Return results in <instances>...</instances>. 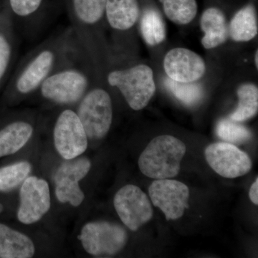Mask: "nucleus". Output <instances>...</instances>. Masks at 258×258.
Segmentation results:
<instances>
[{"mask_svg":"<svg viewBox=\"0 0 258 258\" xmlns=\"http://www.w3.org/2000/svg\"><path fill=\"white\" fill-rule=\"evenodd\" d=\"M82 52L71 27L52 35L23 57L12 81V90L18 96L36 92L47 76Z\"/></svg>","mask_w":258,"mask_h":258,"instance_id":"f257e3e1","label":"nucleus"},{"mask_svg":"<svg viewBox=\"0 0 258 258\" xmlns=\"http://www.w3.org/2000/svg\"><path fill=\"white\" fill-rule=\"evenodd\" d=\"M86 60L82 52L62 64L47 76L36 92L45 101L55 104L69 106L79 103L91 87Z\"/></svg>","mask_w":258,"mask_h":258,"instance_id":"f03ea898","label":"nucleus"},{"mask_svg":"<svg viewBox=\"0 0 258 258\" xmlns=\"http://www.w3.org/2000/svg\"><path fill=\"white\" fill-rule=\"evenodd\" d=\"M186 145L170 135H161L151 141L139 159L142 174L154 179H170L177 176Z\"/></svg>","mask_w":258,"mask_h":258,"instance_id":"7ed1b4c3","label":"nucleus"},{"mask_svg":"<svg viewBox=\"0 0 258 258\" xmlns=\"http://www.w3.org/2000/svg\"><path fill=\"white\" fill-rule=\"evenodd\" d=\"M107 0H68L71 28L88 61L96 55V30L105 15Z\"/></svg>","mask_w":258,"mask_h":258,"instance_id":"20e7f679","label":"nucleus"},{"mask_svg":"<svg viewBox=\"0 0 258 258\" xmlns=\"http://www.w3.org/2000/svg\"><path fill=\"white\" fill-rule=\"evenodd\" d=\"M111 87L116 88L134 111L147 106L156 91L152 70L145 64L110 71L106 78Z\"/></svg>","mask_w":258,"mask_h":258,"instance_id":"39448f33","label":"nucleus"},{"mask_svg":"<svg viewBox=\"0 0 258 258\" xmlns=\"http://www.w3.org/2000/svg\"><path fill=\"white\" fill-rule=\"evenodd\" d=\"M76 113L88 139H103L109 132L113 120L111 96L103 88L90 87L80 101Z\"/></svg>","mask_w":258,"mask_h":258,"instance_id":"423d86ee","label":"nucleus"},{"mask_svg":"<svg viewBox=\"0 0 258 258\" xmlns=\"http://www.w3.org/2000/svg\"><path fill=\"white\" fill-rule=\"evenodd\" d=\"M83 248L92 255H113L125 247L126 231L121 226L108 222H89L79 236Z\"/></svg>","mask_w":258,"mask_h":258,"instance_id":"0eeeda50","label":"nucleus"},{"mask_svg":"<svg viewBox=\"0 0 258 258\" xmlns=\"http://www.w3.org/2000/svg\"><path fill=\"white\" fill-rule=\"evenodd\" d=\"M53 139L57 152L66 160L79 157L87 149V135L77 113L71 108L57 115Z\"/></svg>","mask_w":258,"mask_h":258,"instance_id":"6e6552de","label":"nucleus"},{"mask_svg":"<svg viewBox=\"0 0 258 258\" xmlns=\"http://www.w3.org/2000/svg\"><path fill=\"white\" fill-rule=\"evenodd\" d=\"M113 204L120 220L132 231L138 230L150 221L154 215L150 200L135 185H125L118 190Z\"/></svg>","mask_w":258,"mask_h":258,"instance_id":"1a4fd4ad","label":"nucleus"},{"mask_svg":"<svg viewBox=\"0 0 258 258\" xmlns=\"http://www.w3.org/2000/svg\"><path fill=\"white\" fill-rule=\"evenodd\" d=\"M149 194L153 205L160 209L167 221L181 218L189 208V188L177 180L156 179L149 186Z\"/></svg>","mask_w":258,"mask_h":258,"instance_id":"9d476101","label":"nucleus"},{"mask_svg":"<svg viewBox=\"0 0 258 258\" xmlns=\"http://www.w3.org/2000/svg\"><path fill=\"white\" fill-rule=\"evenodd\" d=\"M205 154L210 167L219 175L228 179L245 175L252 168L248 154L227 142L210 144Z\"/></svg>","mask_w":258,"mask_h":258,"instance_id":"9b49d317","label":"nucleus"},{"mask_svg":"<svg viewBox=\"0 0 258 258\" xmlns=\"http://www.w3.org/2000/svg\"><path fill=\"white\" fill-rule=\"evenodd\" d=\"M91 167V161L86 158L69 159L59 166L54 176L55 195L59 202L69 203L74 207L82 204L85 196L79 181L87 175Z\"/></svg>","mask_w":258,"mask_h":258,"instance_id":"f8f14e48","label":"nucleus"},{"mask_svg":"<svg viewBox=\"0 0 258 258\" xmlns=\"http://www.w3.org/2000/svg\"><path fill=\"white\" fill-rule=\"evenodd\" d=\"M20 198L18 219L25 225L38 222L50 210V188L45 179L29 176L22 184Z\"/></svg>","mask_w":258,"mask_h":258,"instance_id":"ddd939ff","label":"nucleus"},{"mask_svg":"<svg viewBox=\"0 0 258 258\" xmlns=\"http://www.w3.org/2000/svg\"><path fill=\"white\" fill-rule=\"evenodd\" d=\"M164 68L168 78L181 83L195 82L205 73L203 59L186 48H174L166 54Z\"/></svg>","mask_w":258,"mask_h":258,"instance_id":"4468645a","label":"nucleus"},{"mask_svg":"<svg viewBox=\"0 0 258 258\" xmlns=\"http://www.w3.org/2000/svg\"><path fill=\"white\" fill-rule=\"evenodd\" d=\"M140 10L137 0H107L105 15L113 30H130L138 20Z\"/></svg>","mask_w":258,"mask_h":258,"instance_id":"2eb2a0df","label":"nucleus"},{"mask_svg":"<svg viewBox=\"0 0 258 258\" xmlns=\"http://www.w3.org/2000/svg\"><path fill=\"white\" fill-rule=\"evenodd\" d=\"M35 252L30 237L0 223V257L30 258Z\"/></svg>","mask_w":258,"mask_h":258,"instance_id":"dca6fc26","label":"nucleus"},{"mask_svg":"<svg viewBox=\"0 0 258 258\" xmlns=\"http://www.w3.org/2000/svg\"><path fill=\"white\" fill-rule=\"evenodd\" d=\"M34 133V127L30 122L18 120L12 122L0 130V157L18 152Z\"/></svg>","mask_w":258,"mask_h":258,"instance_id":"f3484780","label":"nucleus"},{"mask_svg":"<svg viewBox=\"0 0 258 258\" xmlns=\"http://www.w3.org/2000/svg\"><path fill=\"white\" fill-rule=\"evenodd\" d=\"M201 28L205 33L202 39L203 46L214 48L224 43L229 35L225 15L217 8H209L201 18Z\"/></svg>","mask_w":258,"mask_h":258,"instance_id":"a211bd4d","label":"nucleus"},{"mask_svg":"<svg viewBox=\"0 0 258 258\" xmlns=\"http://www.w3.org/2000/svg\"><path fill=\"white\" fill-rule=\"evenodd\" d=\"M45 0H9L12 13L20 22L23 34H31L41 25Z\"/></svg>","mask_w":258,"mask_h":258,"instance_id":"6ab92c4d","label":"nucleus"},{"mask_svg":"<svg viewBox=\"0 0 258 258\" xmlns=\"http://www.w3.org/2000/svg\"><path fill=\"white\" fill-rule=\"evenodd\" d=\"M229 34L237 42H247L257 34V22L255 10L252 5H247L236 13L231 20Z\"/></svg>","mask_w":258,"mask_h":258,"instance_id":"aec40b11","label":"nucleus"},{"mask_svg":"<svg viewBox=\"0 0 258 258\" xmlns=\"http://www.w3.org/2000/svg\"><path fill=\"white\" fill-rule=\"evenodd\" d=\"M238 106L230 118L237 122L244 121L257 114L258 110V89L252 84H245L237 90Z\"/></svg>","mask_w":258,"mask_h":258,"instance_id":"412c9836","label":"nucleus"},{"mask_svg":"<svg viewBox=\"0 0 258 258\" xmlns=\"http://www.w3.org/2000/svg\"><path fill=\"white\" fill-rule=\"evenodd\" d=\"M140 27L144 39L149 45H158L165 39V25L161 15L155 10L144 12Z\"/></svg>","mask_w":258,"mask_h":258,"instance_id":"4be33fe9","label":"nucleus"},{"mask_svg":"<svg viewBox=\"0 0 258 258\" xmlns=\"http://www.w3.org/2000/svg\"><path fill=\"white\" fill-rule=\"evenodd\" d=\"M167 18L178 25L192 21L198 13L196 0H161Z\"/></svg>","mask_w":258,"mask_h":258,"instance_id":"5701e85b","label":"nucleus"},{"mask_svg":"<svg viewBox=\"0 0 258 258\" xmlns=\"http://www.w3.org/2000/svg\"><path fill=\"white\" fill-rule=\"evenodd\" d=\"M31 169V164L28 161H20L0 168V191H11L23 184Z\"/></svg>","mask_w":258,"mask_h":258,"instance_id":"b1692460","label":"nucleus"},{"mask_svg":"<svg viewBox=\"0 0 258 258\" xmlns=\"http://www.w3.org/2000/svg\"><path fill=\"white\" fill-rule=\"evenodd\" d=\"M164 84L166 88L186 106L198 104L203 98V87L199 83L177 82L166 78Z\"/></svg>","mask_w":258,"mask_h":258,"instance_id":"393cba45","label":"nucleus"},{"mask_svg":"<svg viewBox=\"0 0 258 258\" xmlns=\"http://www.w3.org/2000/svg\"><path fill=\"white\" fill-rule=\"evenodd\" d=\"M217 136L227 143L242 144L252 137L249 129L231 118H224L217 123Z\"/></svg>","mask_w":258,"mask_h":258,"instance_id":"a878e982","label":"nucleus"},{"mask_svg":"<svg viewBox=\"0 0 258 258\" xmlns=\"http://www.w3.org/2000/svg\"><path fill=\"white\" fill-rule=\"evenodd\" d=\"M10 35L0 32V82L5 77L14 54V45Z\"/></svg>","mask_w":258,"mask_h":258,"instance_id":"bb28decb","label":"nucleus"},{"mask_svg":"<svg viewBox=\"0 0 258 258\" xmlns=\"http://www.w3.org/2000/svg\"><path fill=\"white\" fill-rule=\"evenodd\" d=\"M249 198L252 203L254 205H258V178H256L255 181L251 186L249 191Z\"/></svg>","mask_w":258,"mask_h":258,"instance_id":"cd10ccee","label":"nucleus"},{"mask_svg":"<svg viewBox=\"0 0 258 258\" xmlns=\"http://www.w3.org/2000/svg\"><path fill=\"white\" fill-rule=\"evenodd\" d=\"M255 64H256V66H257V68L258 67V52H257H257H256V54H255Z\"/></svg>","mask_w":258,"mask_h":258,"instance_id":"c85d7f7f","label":"nucleus"},{"mask_svg":"<svg viewBox=\"0 0 258 258\" xmlns=\"http://www.w3.org/2000/svg\"><path fill=\"white\" fill-rule=\"evenodd\" d=\"M2 210H3V206H2L1 205H0V212H1Z\"/></svg>","mask_w":258,"mask_h":258,"instance_id":"c756f323","label":"nucleus"}]
</instances>
